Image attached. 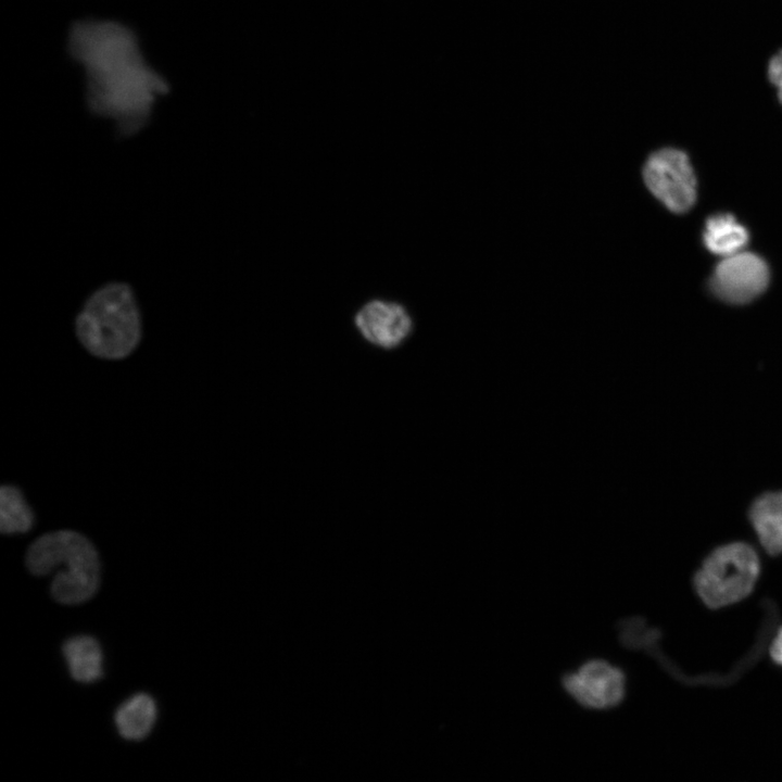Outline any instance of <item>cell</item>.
Segmentation results:
<instances>
[{
	"label": "cell",
	"mask_w": 782,
	"mask_h": 782,
	"mask_svg": "<svg viewBox=\"0 0 782 782\" xmlns=\"http://www.w3.org/2000/svg\"><path fill=\"white\" fill-rule=\"evenodd\" d=\"M156 712V704L150 695L135 694L117 708L114 716L116 729L126 740H142L151 732Z\"/></svg>",
	"instance_id": "8fae6325"
},
{
	"label": "cell",
	"mask_w": 782,
	"mask_h": 782,
	"mask_svg": "<svg viewBox=\"0 0 782 782\" xmlns=\"http://www.w3.org/2000/svg\"><path fill=\"white\" fill-rule=\"evenodd\" d=\"M769 268L758 255L741 251L723 257L710 279L712 292L722 301L744 304L765 291Z\"/></svg>",
	"instance_id": "52a82bcc"
},
{
	"label": "cell",
	"mask_w": 782,
	"mask_h": 782,
	"mask_svg": "<svg viewBox=\"0 0 782 782\" xmlns=\"http://www.w3.org/2000/svg\"><path fill=\"white\" fill-rule=\"evenodd\" d=\"M25 562L36 576L56 570L51 594L65 605L91 598L100 583V560L91 541L75 530H56L38 537L27 548Z\"/></svg>",
	"instance_id": "7a4b0ae2"
},
{
	"label": "cell",
	"mask_w": 782,
	"mask_h": 782,
	"mask_svg": "<svg viewBox=\"0 0 782 782\" xmlns=\"http://www.w3.org/2000/svg\"><path fill=\"white\" fill-rule=\"evenodd\" d=\"M643 178L654 197L672 212H686L696 200L692 164L680 149L666 147L653 152L644 164Z\"/></svg>",
	"instance_id": "8992f818"
},
{
	"label": "cell",
	"mask_w": 782,
	"mask_h": 782,
	"mask_svg": "<svg viewBox=\"0 0 782 782\" xmlns=\"http://www.w3.org/2000/svg\"><path fill=\"white\" fill-rule=\"evenodd\" d=\"M354 325L368 344L386 351L403 345L414 328L404 305L382 299L363 304L354 315Z\"/></svg>",
	"instance_id": "ba28073f"
},
{
	"label": "cell",
	"mask_w": 782,
	"mask_h": 782,
	"mask_svg": "<svg viewBox=\"0 0 782 782\" xmlns=\"http://www.w3.org/2000/svg\"><path fill=\"white\" fill-rule=\"evenodd\" d=\"M564 692L580 707L608 711L621 705L627 695V676L622 668L601 658L583 661L560 677Z\"/></svg>",
	"instance_id": "5b68a950"
},
{
	"label": "cell",
	"mask_w": 782,
	"mask_h": 782,
	"mask_svg": "<svg viewBox=\"0 0 782 782\" xmlns=\"http://www.w3.org/2000/svg\"><path fill=\"white\" fill-rule=\"evenodd\" d=\"M705 247L723 257L741 252L748 242V232L731 214L710 216L703 234Z\"/></svg>",
	"instance_id": "7c38bea8"
},
{
	"label": "cell",
	"mask_w": 782,
	"mask_h": 782,
	"mask_svg": "<svg viewBox=\"0 0 782 782\" xmlns=\"http://www.w3.org/2000/svg\"><path fill=\"white\" fill-rule=\"evenodd\" d=\"M760 572L756 550L733 541L712 550L694 576L695 590L709 608H721L745 598Z\"/></svg>",
	"instance_id": "277c9868"
},
{
	"label": "cell",
	"mask_w": 782,
	"mask_h": 782,
	"mask_svg": "<svg viewBox=\"0 0 782 782\" xmlns=\"http://www.w3.org/2000/svg\"><path fill=\"white\" fill-rule=\"evenodd\" d=\"M35 522V515L21 489L3 484L0 489V530L4 534L28 532Z\"/></svg>",
	"instance_id": "4fadbf2b"
},
{
	"label": "cell",
	"mask_w": 782,
	"mask_h": 782,
	"mask_svg": "<svg viewBox=\"0 0 782 782\" xmlns=\"http://www.w3.org/2000/svg\"><path fill=\"white\" fill-rule=\"evenodd\" d=\"M75 332L99 358L115 361L131 354L141 339V318L130 287L113 282L93 292L77 315Z\"/></svg>",
	"instance_id": "3957f363"
},
{
	"label": "cell",
	"mask_w": 782,
	"mask_h": 782,
	"mask_svg": "<svg viewBox=\"0 0 782 782\" xmlns=\"http://www.w3.org/2000/svg\"><path fill=\"white\" fill-rule=\"evenodd\" d=\"M749 524L761 547L772 556L782 553V490L757 495L747 512Z\"/></svg>",
	"instance_id": "9c48e42d"
},
{
	"label": "cell",
	"mask_w": 782,
	"mask_h": 782,
	"mask_svg": "<svg viewBox=\"0 0 782 782\" xmlns=\"http://www.w3.org/2000/svg\"><path fill=\"white\" fill-rule=\"evenodd\" d=\"M770 656L774 663L782 666V627L777 632L770 646Z\"/></svg>",
	"instance_id": "9a60e30c"
},
{
	"label": "cell",
	"mask_w": 782,
	"mask_h": 782,
	"mask_svg": "<svg viewBox=\"0 0 782 782\" xmlns=\"http://www.w3.org/2000/svg\"><path fill=\"white\" fill-rule=\"evenodd\" d=\"M72 45L86 66L94 111L115 118L124 131L140 127L161 85L130 34L115 25H85Z\"/></svg>",
	"instance_id": "6da1fadb"
},
{
	"label": "cell",
	"mask_w": 782,
	"mask_h": 782,
	"mask_svg": "<svg viewBox=\"0 0 782 782\" xmlns=\"http://www.w3.org/2000/svg\"><path fill=\"white\" fill-rule=\"evenodd\" d=\"M767 79L775 91L778 102L782 105V48L768 60Z\"/></svg>",
	"instance_id": "5bb4252c"
},
{
	"label": "cell",
	"mask_w": 782,
	"mask_h": 782,
	"mask_svg": "<svg viewBox=\"0 0 782 782\" xmlns=\"http://www.w3.org/2000/svg\"><path fill=\"white\" fill-rule=\"evenodd\" d=\"M63 656L74 680L91 683L103 674V654L96 639L89 635H76L66 640L62 646Z\"/></svg>",
	"instance_id": "30bf717a"
}]
</instances>
